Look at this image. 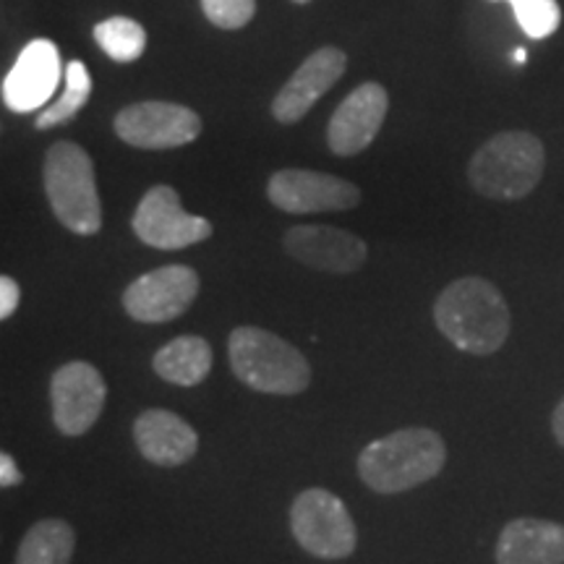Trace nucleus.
<instances>
[{"instance_id":"1","label":"nucleus","mask_w":564,"mask_h":564,"mask_svg":"<svg viewBox=\"0 0 564 564\" xmlns=\"http://www.w3.org/2000/svg\"><path fill=\"white\" fill-rule=\"evenodd\" d=\"M436 329L470 356H491L507 343L512 329L510 306L494 282L460 278L449 282L434 301Z\"/></svg>"},{"instance_id":"2","label":"nucleus","mask_w":564,"mask_h":564,"mask_svg":"<svg viewBox=\"0 0 564 564\" xmlns=\"http://www.w3.org/2000/svg\"><path fill=\"white\" fill-rule=\"evenodd\" d=\"M447 463V444L432 429H400L366 444L358 476L377 494H403L432 481Z\"/></svg>"},{"instance_id":"3","label":"nucleus","mask_w":564,"mask_h":564,"mask_svg":"<svg viewBox=\"0 0 564 564\" xmlns=\"http://www.w3.org/2000/svg\"><path fill=\"white\" fill-rule=\"evenodd\" d=\"M546 152L539 137L528 131H502L470 158L468 181L478 194L494 202H518L539 186Z\"/></svg>"},{"instance_id":"4","label":"nucleus","mask_w":564,"mask_h":564,"mask_svg":"<svg viewBox=\"0 0 564 564\" xmlns=\"http://www.w3.org/2000/svg\"><path fill=\"white\" fill-rule=\"evenodd\" d=\"M228 358L232 373L257 392L299 394L312 382V369L303 352L262 327L232 329Z\"/></svg>"},{"instance_id":"5","label":"nucleus","mask_w":564,"mask_h":564,"mask_svg":"<svg viewBox=\"0 0 564 564\" xmlns=\"http://www.w3.org/2000/svg\"><path fill=\"white\" fill-rule=\"evenodd\" d=\"M45 194L53 215L76 236H95L102 228L95 165L74 141H55L45 154Z\"/></svg>"},{"instance_id":"6","label":"nucleus","mask_w":564,"mask_h":564,"mask_svg":"<svg viewBox=\"0 0 564 564\" xmlns=\"http://www.w3.org/2000/svg\"><path fill=\"white\" fill-rule=\"evenodd\" d=\"M291 531L303 552L319 560H348L358 546V531L348 507L337 494L319 486L293 499Z\"/></svg>"},{"instance_id":"7","label":"nucleus","mask_w":564,"mask_h":564,"mask_svg":"<svg viewBox=\"0 0 564 564\" xmlns=\"http://www.w3.org/2000/svg\"><path fill=\"white\" fill-rule=\"evenodd\" d=\"M131 225L141 243L160 251L186 249L212 236V223L199 215H188L181 207L178 192L171 186H152L141 196Z\"/></svg>"},{"instance_id":"8","label":"nucleus","mask_w":564,"mask_h":564,"mask_svg":"<svg viewBox=\"0 0 564 564\" xmlns=\"http://www.w3.org/2000/svg\"><path fill=\"white\" fill-rule=\"evenodd\" d=\"M199 295V274L186 264H167L141 274L123 291V308L131 319L162 324L178 319Z\"/></svg>"},{"instance_id":"9","label":"nucleus","mask_w":564,"mask_h":564,"mask_svg":"<svg viewBox=\"0 0 564 564\" xmlns=\"http://www.w3.org/2000/svg\"><path fill=\"white\" fill-rule=\"evenodd\" d=\"M116 133L137 150H175L202 133V118L178 102H137L116 116Z\"/></svg>"},{"instance_id":"10","label":"nucleus","mask_w":564,"mask_h":564,"mask_svg":"<svg viewBox=\"0 0 564 564\" xmlns=\"http://www.w3.org/2000/svg\"><path fill=\"white\" fill-rule=\"evenodd\" d=\"M51 400L55 429L66 436H82L100 419L108 384L91 364L68 361L53 373Z\"/></svg>"},{"instance_id":"11","label":"nucleus","mask_w":564,"mask_h":564,"mask_svg":"<svg viewBox=\"0 0 564 564\" xmlns=\"http://www.w3.org/2000/svg\"><path fill=\"white\" fill-rule=\"evenodd\" d=\"M267 196L288 215H314V212H345L361 202L356 183L335 178L329 173L288 167L267 183Z\"/></svg>"},{"instance_id":"12","label":"nucleus","mask_w":564,"mask_h":564,"mask_svg":"<svg viewBox=\"0 0 564 564\" xmlns=\"http://www.w3.org/2000/svg\"><path fill=\"white\" fill-rule=\"evenodd\" d=\"M66 68L53 40H32L19 53L13 68L3 79V102L13 112H32L47 108Z\"/></svg>"},{"instance_id":"13","label":"nucleus","mask_w":564,"mask_h":564,"mask_svg":"<svg viewBox=\"0 0 564 564\" xmlns=\"http://www.w3.org/2000/svg\"><path fill=\"white\" fill-rule=\"evenodd\" d=\"M282 246L295 262L329 274H350L369 259L364 238L335 225H295L285 232Z\"/></svg>"},{"instance_id":"14","label":"nucleus","mask_w":564,"mask_h":564,"mask_svg":"<svg viewBox=\"0 0 564 564\" xmlns=\"http://www.w3.org/2000/svg\"><path fill=\"white\" fill-rule=\"evenodd\" d=\"M387 110H390V97H387L382 84L366 82L352 89L329 118V150L340 158H352V154L364 152L382 129Z\"/></svg>"},{"instance_id":"15","label":"nucleus","mask_w":564,"mask_h":564,"mask_svg":"<svg viewBox=\"0 0 564 564\" xmlns=\"http://www.w3.org/2000/svg\"><path fill=\"white\" fill-rule=\"evenodd\" d=\"M345 66H348V58L340 47H322L308 55L291 79L282 84L272 102V116L280 123H299L316 100H322L340 82Z\"/></svg>"},{"instance_id":"16","label":"nucleus","mask_w":564,"mask_h":564,"mask_svg":"<svg viewBox=\"0 0 564 564\" xmlns=\"http://www.w3.org/2000/svg\"><path fill=\"white\" fill-rule=\"evenodd\" d=\"M133 440L144 460L154 465H173L188 463L199 449V436L181 415L162 408L144 411L133 423Z\"/></svg>"},{"instance_id":"17","label":"nucleus","mask_w":564,"mask_h":564,"mask_svg":"<svg viewBox=\"0 0 564 564\" xmlns=\"http://www.w3.org/2000/svg\"><path fill=\"white\" fill-rule=\"evenodd\" d=\"M497 564H564V525L541 518L510 520L494 546Z\"/></svg>"},{"instance_id":"18","label":"nucleus","mask_w":564,"mask_h":564,"mask_svg":"<svg viewBox=\"0 0 564 564\" xmlns=\"http://www.w3.org/2000/svg\"><path fill=\"white\" fill-rule=\"evenodd\" d=\"M154 371L165 382L178 387H194L207 379L212 371V348L204 337L183 335L154 352Z\"/></svg>"},{"instance_id":"19","label":"nucleus","mask_w":564,"mask_h":564,"mask_svg":"<svg viewBox=\"0 0 564 564\" xmlns=\"http://www.w3.org/2000/svg\"><path fill=\"white\" fill-rule=\"evenodd\" d=\"M76 533L66 520L47 518L24 533L17 549V564H68L74 560Z\"/></svg>"},{"instance_id":"20","label":"nucleus","mask_w":564,"mask_h":564,"mask_svg":"<svg viewBox=\"0 0 564 564\" xmlns=\"http://www.w3.org/2000/svg\"><path fill=\"white\" fill-rule=\"evenodd\" d=\"M63 84H66V87H63V95L53 105L42 108L37 121H34V126H37L40 131L74 121V118L79 116L82 108L89 100L91 76H89V70L82 61H70L68 63V66H66V82H63Z\"/></svg>"},{"instance_id":"21","label":"nucleus","mask_w":564,"mask_h":564,"mask_svg":"<svg viewBox=\"0 0 564 564\" xmlns=\"http://www.w3.org/2000/svg\"><path fill=\"white\" fill-rule=\"evenodd\" d=\"M95 42L116 63H133L144 55L147 32L129 17H110L95 26Z\"/></svg>"},{"instance_id":"22","label":"nucleus","mask_w":564,"mask_h":564,"mask_svg":"<svg viewBox=\"0 0 564 564\" xmlns=\"http://www.w3.org/2000/svg\"><path fill=\"white\" fill-rule=\"evenodd\" d=\"M512 6L520 30L531 40H544L560 30L562 9L560 0H505Z\"/></svg>"},{"instance_id":"23","label":"nucleus","mask_w":564,"mask_h":564,"mask_svg":"<svg viewBox=\"0 0 564 564\" xmlns=\"http://www.w3.org/2000/svg\"><path fill=\"white\" fill-rule=\"evenodd\" d=\"M202 11L220 30H241L257 13V0H202Z\"/></svg>"},{"instance_id":"24","label":"nucleus","mask_w":564,"mask_h":564,"mask_svg":"<svg viewBox=\"0 0 564 564\" xmlns=\"http://www.w3.org/2000/svg\"><path fill=\"white\" fill-rule=\"evenodd\" d=\"M21 299V291L13 278H0V319H9V316L17 312Z\"/></svg>"},{"instance_id":"25","label":"nucleus","mask_w":564,"mask_h":564,"mask_svg":"<svg viewBox=\"0 0 564 564\" xmlns=\"http://www.w3.org/2000/svg\"><path fill=\"white\" fill-rule=\"evenodd\" d=\"M21 481H24V476H21V470L17 468V463H13V457L9 453L0 455V486L11 489V486H19Z\"/></svg>"},{"instance_id":"26","label":"nucleus","mask_w":564,"mask_h":564,"mask_svg":"<svg viewBox=\"0 0 564 564\" xmlns=\"http://www.w3.org/2000/svg\"><path fill=\"white\" fill-rule=\"evenodd\" d=\"M552 434H554L556 444L564 447V398L556 403L554 413H552Z\"/></svg>"},{"instance_id":"27","label":"nucleus","mask_w":564,"mask_h":564,"mask_svg":"<svg viewBox=\"0 0 564 564\" xmlns=\"http://www.w3.org/2000/svg\"><path fill=\"white\" fill-rule=\"evenodd\" d=\"M525 58H528L525 47H518V51H514V63H520V66H523V63H525Z\"/></svg>"},{"instance_id":"28","label":"nucleus","mask_w":564,"mask_h":564,"mask_svg":"<svg viewBox=\"0 0 564 564\" xmlns=\"http://www.w3.org/2000/svg\"><path fill=\"white\" fill-rule=\"evenodd\" d=\"M293 3H312V0H293Z\"/></svg>"}]
</instances>
